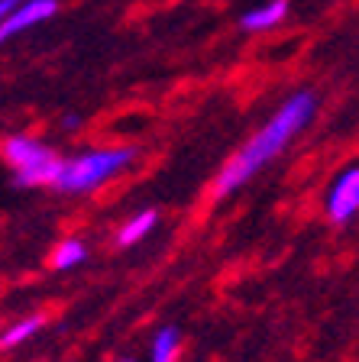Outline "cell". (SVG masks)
<instances>
[{"mask_svg":"<svg viewBox=\"0 0 359 362\" xmlns=\"http://www.w3.org/2000/svg\"><path fill=\"white\" fill-rule=\"evenodd\" d=\"M45 327V314H26V317H16L13 324H7L0 330V353H10V349L30 343L39 330Z\"/></svg>","mask_w":359,"mask_h":362,"instance_id":"cell-7","label":"cell"},{"mask_svg":"<svg viewBox=\"0 0 359 362\" xmlns=\"http://www.w3.org/2000/svg\"><path fill=\"white\" fill-rule=\"evenodd\" d=\"M20 4H26V0H0V20L10 13V10H16Z\"/></svg>","mask_w":359,"mask_h":362,"instance_id":"cell-12","label":"cell"},{"mask_svg":"<svg viewBox=\"0 0 359 362\" xmlns=\"http://www.w3.org/2000/svg\"><path fill=\"white\" fill-rule=\"evenodd\" d=\"M84 259H88V243H84L81 236H65V240H59L52 246V252H49V269L72 272V269H78Z\"/></svg>","mask_w":359,"mask_h":362,"instance_id":"cell-8","label":"cell"},{"mask_svg":"<svg viewBox=\"0 0 359 362\" xmlns=\"http://www.w3.org/2000/svg\"><path fill=\"white\" fill-rule=\"evenodd\" d=\"M285 13H288V0H269V4H262V7L239 16V26L246 33H262V30L278 26L285 20Z\"/></svg>","mask_w":359,"mask_h":362,"instance_id":"cell-9","label":"cell"},{"mask_svg":"<svg viewBox=\"0 0 359 362\" xmlns=\"http://www.w3.org/2000/svg\"><path fill=\"white\" fill-rule=\"evenodd\" d=\"M0 158L7 162L20 188H55L65 156L33 136H7L0 143Z\"/></svg>","mask_w":359,"mask_h":362,"instance_id":"cell-3","label":"cell"},{"mask_svg":"<svg viewBox=\"0 0 359 362\" xmlns=\"http://www.w3.org/2000/svg\"><path fill=\"white\" fill-rule=\"evenodd\" d=\"M62 129H68V133H72V129H81V117H78V113L62 117Z\"/></svg>","mask_w":359,"mask_h":362,"instance_id":"cell-11","label":"cell"},{"mask_svg":"<svg viewBox=\"0 0 359 362\" xmlns=\"http://www.w3.org/2000/svg\"><path fill=\"white\" fill-rule=\"evenodd\" d=\"M324 214L334 226H346L359 214V162L346 165L330 181L327 194H324Z\"/></svg>","mask_w":359,"mask_h":362,"instance_id":"cell-4","label":"cell"},{"mask_svg":"<svg viewBox=\"0 0 359 362\" xmlns=\"http://www.w3.org/2000/svg\"><path fill=\"white\" fill-rule=\"evenodd\" d=\"M55 10H59V0H26V4H20V7L10 10V13L0 20V45L10 42V39L20 36V33L33 30L36 23L55 16Z\"/></svg>","mask_w":359,"mask_h":362,"instance_id":"cell-5","label":"cell"},{"mask_svg":"<svg viewBox=\"0 0 359 362\" xmlns=\"http://www.w3.org/2000/svg\"><path fill=\"white\" fill-rule=\"evenodd\" d=\"M136 146H101V149H81L75 156L62 158V172L55 191L62 194H94L117 181L136 162Z\"/></svg>","mask_w":359,"mask_h":362,"instance_id":"cell-2","label":"cell"},{"mask_svg":"<svg viewBox=\"0 0 359 362\" xmlns=\"http://www.w3.org/2000/svg\"><path fill=\"white\" fill-rule=\"evenodd\" d=\"M156 226H159V211H156V207H142V211H136L133 217H127L123 223H120L117 236H113V246H117V249L139 246V243L149 240Z\"/></svg>","mask_w":359,"mask_h":362,"instance_id":"cell-6","label":"cell"},{"mask_svg":"<svg viewBox=\"0 0 359 362\" xmlns=\"http://www.w3.org/2000/svg\"><path fill=\"white\" fill-rule=\"evenodd\" d=\"M113 362H136V359H130V356H123V359H113Z\"/></svg>","mask_w":359,"mask_h":362,"instance_id":"cell-13","label":"cell"},{"mask_svg":"<svg viewBox=\"0 0 359 362\" xmlns=\"http://www.w3.org/2000/svg\"><path fill=\"white\" fill-rule=\"evenodd\" d=\"M181 349H185V339L181 330L172 324H165L156 330L149 346V362H181Z\"/></svg>","mask_w":359,"mask_h":362,"instance_id":"cell-10","label":"cell"},{"mask_svg":"<svg viewBox=\"0 0 359 362\" xmlns=\"http://www.w3.org/2000/svg\"><path fill=\"white\" fill-rule=\"evenodd\" d=\"M314 113H317L314 90H295L292 98H285L282 107L224 162V168L210 185V201H224V197L237 194L243 185H249L262 168L272 165L295 143V136L314 120Z\"/></svg>","mask_w":359,"mask_h":362,"instance_id":"cell-1","label":"cell"}]
</instances>
